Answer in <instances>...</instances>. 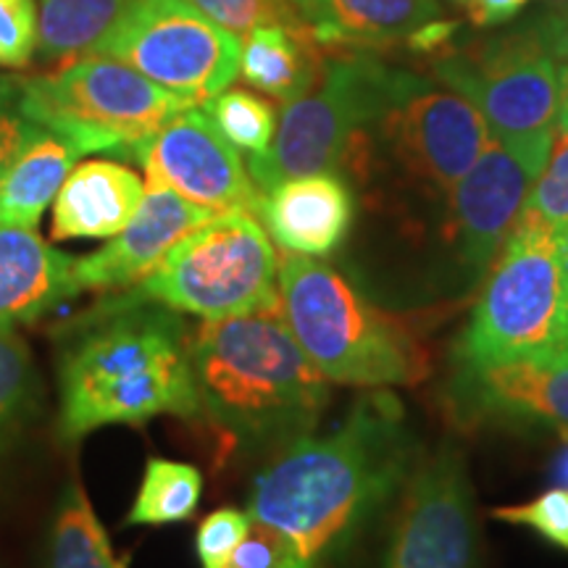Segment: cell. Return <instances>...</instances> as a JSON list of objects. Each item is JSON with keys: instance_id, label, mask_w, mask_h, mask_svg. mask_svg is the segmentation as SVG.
Wrapping results in <instances>:
<instances>
[{"instance_id": "8fae6325", "label": "cell", "mask_w": 568, "mask_h": 568, "mask_svg": "<svg viewBox=\"0 0 568 568\" xmlns=\"http://www.w3.org/2000/svg\"><path fill=\"white\" fill-rule=\"evenodd\" d=\"M552 138L529 142L493 138L477 163L447 193L450 209L445 232L464 282H474L493 266L527 203L531 184L548 163Z\"/></svg>"}, {"instance_id": "cb8c5ba5", "label": "cell", "mask_w": 568, "mask_h": 568, "mask_svg": "<svg viewBox=\"0 0 568 568\" xmlns=\"http://www.w3.org/2000/svg\"><path fill=\"white\" fill-rule=\"evenodd\" d=\"M38 51L45 61L67 63L98 48L132 0H34Z\"/></svg>"}, {"instance_id": "f35d334b", "label": "cell", "mask_w": 568, "mask_h": 568, "mask_svg": "<svg viewBox=\"0 0 568 568\" xmlns=\"http://www.w3.org/2000/svg\"><path fill=\"white\" fill-rule=\"evenodd\" d=\"M558 477L568 481V453H564V458L558 460Z\"/></svg>"}, {"instance_id": "f546056e", "label": "cell", "mask_w": 568, "mask_h": 568, "mask_svg": "<svg viewBox=\"0 0 568 568\" xmlns=\"http://www.w3.org/2000/svg\"><path fill=\"white\" fill-rule=\"evenodd\" d=\"M493 518L535 529L550 545L568 550V489L556 487L535 497V500L521 503V506L495 508Z\"/></svg>"}, {"instance_id": "e0dca14e", "label": "cell", "mask_w": 568, "mask_h": 568, "mask_svg": "<svg viewBox=\"0 0 568 568\" xmlns=\"http://www.w3.org/2000/svg\"><path fill=\"white\" fill-rule=\"evenodd\" d=\"M258 216L287 253L324 258L345 243L355 222V197L335 172L293 176L261 195Z\"/></svg>"}, {"instance_id": "ba28073f", "label": "cell", "mask_w": 568, "mask_h": 568, "mask_svg": "<svg viewBox=\"0 0 568 568\" xmlns=\"http://www.w3.org/2000/svg\"><path fill=\"white\" fill-rule=\"evenodd\" d=\"M126 295L205 322L255 314L280 305V255L255 213H216Z\"/></svg>"}, {"instance_id": "e575fe53", "label": "cell", "mask_w": 568, "mask_h": 568, "mask_svg": "<svg viewBox=\"0 0 568 568\" xmlns=\"http://www.w3.org/2000/svg\"><path fill=\"white\" fill-rule=\"evenodd\" d=\"M458 32L460 27L456 21H426L406 38V48L410 53L424 55V59H443V55L453 53L458 48Z\"/></svg>"}, {"instance_id": "f1b7e54d", "label": "cell", "mask_w": 568, "mask_h": 568, "mask_svg": "<svg viewBox=\"0 0 568 568\" xmlns=\"http://www.w3.org/2000/svg\"><path fill=\"white\" fill-rule=\"evenodd\" d=\"M195 9L240 40L255 27L264 24H301L295 6L290 0H190Z\"/></svg>"}, {"instance_id": "484cf974", "label": "cell", "mask_w": 568, "mask_h": 568, "mask_svg": "<svg viewBox=\"0 0 568 568\" xmlns=\"http://www.w3.org/2000/svg\"><path fill=\"white\" fill-rule=\"evenodd\" d=\"M203 111L209 113L216 130L224 134L234 151L253 155H264L272 148L276 134V109L266 98L255 95L243 88H226L203 103Z\"/></svg>"}, {"instance_id": "3957f363", "label": "cell", "mask_w": 568, "mask_h": 568, "mask_svg": "<svg viewBox=\"0 0 568 568\" xmlns=\"http://www.w3.org/2000/svg\"><path fill=\"white\" fill-rule=\"evenodd\" d=\"M190 353L201 408L240 443H293L329 403L324 374L297 345L280 305L205 322Z\"/></svg>"}, {"instance_id": "d4e9b609", "label": "cell", "mask_w": 568, "mask_h": 568, "mask_svg": "<svg viewBox=\"0 0 568 568\" xmlns=\"http://www.w3.org/2000/svg\"><path fill=\"white\" fill-rule=\"evenodd\" d=\"M203 495V477L195 466L182 460L151 458L145 464L138 497H134L126 524L130 527H161V524L187 521L197 510Z\"/></svg>"}, {"instance_id": "5bb4252c", "label": "cell", "mask_w": 568, "mask_h": 568, "mask_svg": "<svg viewBox=\"0 0 568 568\" xmlns=\"http://www.w3.org/2000/svg\"><path fill=\"white\" fill-rule=\"evenodd\" d=\"M155 180L213 213L247 211L258 216L261 190L224 134L203 109H184L130 155Z\"/></svg>"}, {"instance_id": "d590c367", "label": "cell", "mask_w": 568, "mask_h": 568, "mask_svg": "<svg viewBox=\"0 0 568 568\" xmlns=\"http://www.w3.org/2000/svg\"><path fill=\"white\" fill-rule=\"evenodd\" d=\"M529 0H466V17L479 30L500 27L516 17Z\"/></svg>"}, {"instance_id": "74e56055", "label": "cell", "mask_w": 568, "mask_h": 568, "mask_svg": "<svg viewBox=\"0 0 568 568\" xmlns=\"http://www.w3.org/2000/svg\"><path fill=\"white\" fill-rule=\"evenodd\" d=\"M556 130L568 132V63L558 69V116Z\"/></svg>"}, {"instance_id": "7a4b0ae2", "label": "cell", "mask_w": 568, "mask_h": 568, "mask_svg": "<svg viewBox=\"0 0 568 568\" xmlns=\"http://www.w3.org/2000/svg\"><path fill=\"white\" fill-rule=\"evenodd\" d=\"M190 347L187 326L166 305L126 293L98 303L63 345L59 437L77 443L103 426L201 414Z\"/></svg>"}, {"instance_id": "d6a6232c", "label": "cell", "mask_w": 568, "mask_h": 568, "mask_svg": "<svg viewBox=\"0 0 568 568\" xmlns=\"http://www.w3.org/2000/svg\"><path fill=\"white\" fill-rule=\"evenodd\" d=\"M251 514L237 508H219L205 516L195 535V552L203 568H222L232 552L240 548L247 529H251Z\"/></svg>"}, {"instance_id": "8d00e7d4", "label": "cell", "mask_w": 568, "mask_h": 568, "mask_svg": "<svg viewBox=\"0 0 568 568\" xmlns=\"http://www.w3.org/2000/svg\"><path fill=\"white\" fill-rule=\"evenodd\" d=\"M539 32L552 51V55L568 61V6L556 13H548L545 21H539Z\"/></svg>"}, {"instance_id": "836d02e7", "label": "cell", "mask_w": 568, "mask_h": 568, "mask_svg": "<svg viewBox=\"0 0 568 568\" xmlns=\"http://www.w3.org/2000/svg\"><path fill=\"white\" fill-rule=\"evenodd\" d=\"M38 132L40 124L21 109L19 80L9 88H0V176Z\"/></svg>"}, {"instance_id": "7c38bea8", "label": "cell", "mask_w": 568, "mask_h": 568, "mask_svg": "<svg viewBox=\"0 0 568 568\" xmlns=\"http://www.w3.org/2000/svg\"><path fill=\"white\" fill-rule=\"evenodd\" d=\"M479 524L466 458L443 445L416 466L382 568H479Z\"/></svg>"}, {"instance_id": "2e32d148", "label": "cell", "mask_w": 568, "mask_h": 568, "mask_svg": "<svg viewBox=\"0 0 568 568\" xmlns=\"http://www.w3.org/2000/svg\"><path fill=\"white\" fill-rule=\"evenodd\" d=\"M213 216L216 213L211 209L187 201L166 184L145 180V195L132 222L101 251L74 261L71 276L77 293H116L134 287L161 264L169 247Z\"/></svg>"}, {"instance_id": "9c48e42d", "label": "cell", "mask_w": 568, "mask_h": 568, "mask_svg": "<svg viewBox=\"0 0 568 568\" xmlns=\"http://www.w3.org/2000/svg\"><path fill=\"white\" fill-rule=\"evenodd\" d=\"M92 53L122 61L163 90L203 105L237 80L243 40L190 0H132Z\"/></svg>"}, {"instance_id": "60d3db41", "label": "cell", "mask_w": 568, "mask_h": 568, "mask_svg": "<svg viewBox=\"0 0 568 568\" xmlns=\"http://www.w3.org/2000/svg\"><path fill=\"white\" fill-rule=\"evenodd\" d=\"M447 3H453V6H466V0H447Z\"/></svg>"}, {"instance_id": "7402d4cb", "label": "cell", "mask_w": 568, "mask_h": 568, "mask_svg": "<svg viewBox=\"0 0 568 568\" xmlns=\"http://www.w3.org/2000/svg\"><path fill=\"white\" fill-rule=\"evenodd\" d=\"M80 155V148L67 138L40 126L0 176V224L34 230Z\"/></svg>"}, {"instance_id": "52a82bcc", "label": "cell", "mask_w": 568, "mask_h": 568, "mask_svg": "<svg viewBox=\"0 0 568 568\" xmlns=\"http://www.w3.org/2000/svg\"><path fill=\"white\" fill-rule=\"evenodd\" d=\"M21 109L32 122L84 153L130 159L169 119L193 103L163 90L126 63L88 53L51 74L19 80Z\"/></svg>"}, {"instance_id": "83f0119b", "label": "cell", "mask_w": 568, "mask_h": 568, "mask_svg": "<svg viewBox=\"0 0 568 568\" xmlns=\"http://www.w3.org/2000/svg\"><path fill=\"white\" fill-rule=\"evenodd\" d=\"M524 211L560 230L568 226V132L556 130L548 163L539 172Z\"/></svg>"}, {"instance_id": "4dcf8cb0", "label": "cell", "mask_w": 568, "mask_h": 568, "mask_svg": "<svg viewBox=\"0 0 568 568\" xmlns=\"http://www.w3.org/2000/svg\"><path fill=\"white\" fill-rule=\"evenodd\" d=\"M222 568H314L284 531L253 521L240 548Z\"/></svg>"}, {"instance_id": "4fadbf2b", "label": "cell", "mask_w": 568, "mask_h": 568, "mask_svg": "<svg viewBox=\"0 0 568 568\" xmlns=\"http://www.w3.org/2000/svg\"><path fill=\"white\" fill-rule=\"evenodd\" d=\"M382 126L403 166L443 193H450L493 140L485 116L468 98L414 71L403 80Z\"/></svg>"}, {"instance_id": "ffe728a7", "label": "cell", "mask_w": 568, "mask_h": 568, "mask_svg": "<svg viewBox=\"0 0 568 568\" xmlns=\"http://www.w3.org/2000/svg\"><path fill=\"white\" fill-rule=\"evenodd\" d=\"M326 51H374L443 17L437 0H290Z\"/></svg>"}, {"instance_id": "30bf717a", "label": "cell", "mask_w": 568, "mask_h": 568, "mask_svg": "<svg viewBox=\"0 0 568 568\" xmlns=\"http://www.w3.org/2000/svg\"><path fill=\"white\" fill-rule=\"evenodd\" d=\"M432 74L477 105L493 138L556 134L558 69L537 24L456 48L432 61Z\"/></svg>"}, {"instance_id": "6da1fadb", "label": "cell", "mask_w": 568, "mask_h": 568, "mask_svg": "<svg viewBox=\"0 0 568 568\" xmlns=\"http://www.w3.org/2000/svg\"><path fill=\"white\" fill-rule=\"evenodd\" d=\"M418 443L393 393L361 397L324 435H303L253 479L247 514L280 529L311 566L343 548L416 468Z\"/></svg>"}, {"instance_id": "44dd1931", "label": "cell", "mask_w": 568, "mask_h": 568, "mask_svg": "<svg viewBox=\"0 0 568 568\" xmlns=\"http://www.w3.org/2000/svg\"><path fill=\"white\" fill-rule=\"evenodd\" d=\"M308 24H264L243 38L240 74L253 90L280 103H293L314 88L326 61Z\"/></svg>"}, {"instance_id": "5b68a950", "label": "cell", "mask_w": 568, "mask_h": 568, "mask_svg": "<svg viewBox=\"0 0 568 568\" xmlns=\"http://www.w3.org/2000/svg\"><path fill=\"white\" fill-rule=\"evenodd\" d=\"M556 226L518 213L493 261L485 293L460 332L453 364L487 366L568 347V272Z\"/></svg>"}, {"instance_id": "d6986e66", "label": "cell", "mask_w": 568, "mask_h": 568, "mask_svg": "<svg viewBox=\"0 0 568 568\" xmlns=\"http://www.w3.org/2000/svg\"><path fill=\"white\" fill-rule=\"evenodd\" d=\"M145 182L116 161H82L53 201V240H111L138 213Z\"/></svg>"}, {"instance_id": "1f68e13d", "label": "cell", "mask_w": 568, "mask_h": 568, "mask_svg": "<svg viewBox=\"0 0 568 568\" xmlns=\"http://www.w3.org/2000/svg\"><path fill=\"white\" fill-rule=\"evenodd\" d=\"M38 3L0 0V67L21 69L38 51Z\"/></svg>"}, {"instance_id": "ac0fdd59", "label": "cell", "mask_w": 568, "mask_h": 568, "mask_svg": "<svg viewBox=\"0 0 568 568\" xmlns=\"http://www.w3.org/2000/svg\"><path fill=\"white\" fill-rule=\"evenodd\" d=\"M74 258L27 226L0 224V329L32 324L55 305L80 295Z\"/></svg>"}, {"instance_id": "9a60e30c", "label": "cell", "mask_w": 568, "mask_h": 568, "mask_svg": "<svg viewBox=\"0 0 568 568\" xmlns=\"http://www.w3.org/2000/svg\"><path fill=\"white\" fill-rule=\"evenodd\" d=\"M447 400L460 422L568 432V347L503 364H453Z\"/></svg>"}, {"instance_id": "4316f807", "label": "cell", "mask_w": 568, "mask_h": 568, "mask_svg": "<svg viewBox=\"0 0 568 568\" xmlns=\"http://www.w3.org/2000/svg\"><path fill=\"white\" fill-rule=\"evenodd\" d=\"M38 403V372L30 347L13 329H0V453L13 443Z\"/></svg>"}, {"instance_id": "ab89813d", "label": "cell", "mask_w": 568, "mask_h": 568, "mask_svg": "<svg viewBox=\"0 0 568 568\" xmlns=\"http://www.w3.org/2000/svg\"><path fill=\"white\" fill-rule=\"evenodd\" d=\"M17 80H11V77H0V88H9V84H13Z\"/></svg>"}, {"instance_id": "277c9868", "label": "cell", "mask_w": 568, "mask_h": 568, "mask_svg": "<svg viewBox=\"0 0 568 568\" xmlns=\"http://www.w3.org/2000/svg\"><path fill=\"white\" fill-rule=\"evenodd\" d=\"M280 308L297 345L326 382L393 387L426 374L424 353L408 326L322 258L284 255Z\"/></svg>"}, {"instance_id": "8992f818", "label": "cell", "mask_w": 568, "mask_h": 568, "mask_svg": "<svg viewBox=\"0 0 568 568\" xmlns=\"http://www.w3.org/2000/svg\"><path fill=\"white\" fill-rule=\"evenodd\" d=\"M372 51H329L314 88L284 103L272 148L247 161L261 195L284 180L335 172L355 159L364 130L382 122L406 80Z\"/></svg>"}, {"instance_id": "603a6c76", "label": "cell", "mask_w": 568, "mask_h": 568, "mask_svg": "<svg viewBox=\"0 0 568 568\" xmlns=\"http://www.w3.org/2000/svg\"><path fill=\"white\" fill-rule=\"evenodd\" d=\"M45 568H130L113 550L109 531L80 481L63 487L45 542Z\"/></svg>"}]
</instances>
